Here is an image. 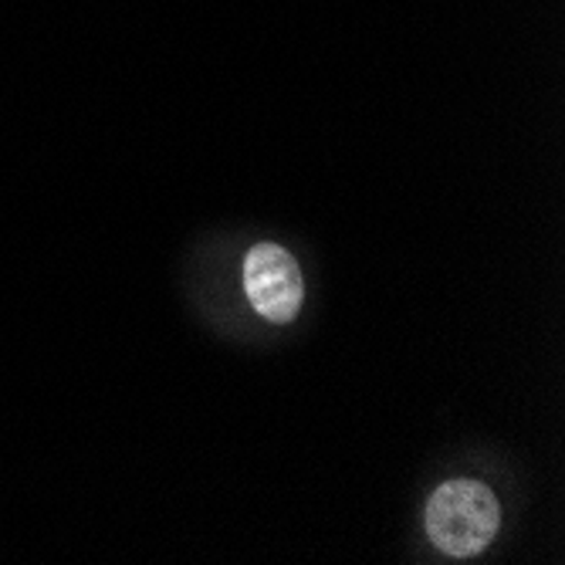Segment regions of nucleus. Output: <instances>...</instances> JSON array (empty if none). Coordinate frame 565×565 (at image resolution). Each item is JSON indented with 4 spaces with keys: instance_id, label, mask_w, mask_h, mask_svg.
<instances>
[{
    "instance_id": "nucleus-1",
    "label": "nucleus",
    "mask_w": 565,
    "mask_h": 565,
    "mask_svg": "<svg viewBox=\"0 0 565 565\" xmlns=\"http://www.w3.org/2000/svg\"><path fill=\"white\" fill-rule=\"evenodd\" d=\"M498 525H501L498 498L481 481L457 478L430 494L427 535L440 552L454 558L478 555L494 539Z\"/></svg>"
},
{
    "instance_id": "nucleus-2",
    "label": "nucleus",
    "mask_w": 565,
    "mask_h": 565,
    "mask_svg": "<svg viewBox=\"0 0 565 565\" xmlns=\"http://www.w3.org/2000/svg\"><path fill=\"white\" fill-rule=\"evenodd\" d=\"M244 291L262 319L285 326L298 316L305 301L301 268L278 244H258L244 258Z\"/></svg>"
}]
</instances>
